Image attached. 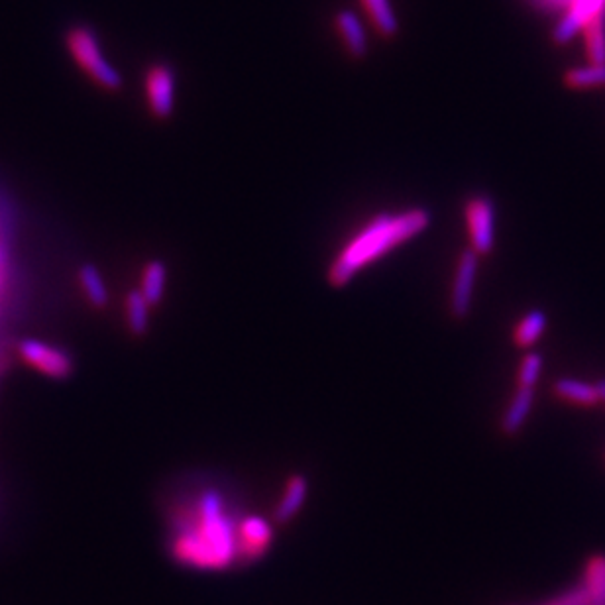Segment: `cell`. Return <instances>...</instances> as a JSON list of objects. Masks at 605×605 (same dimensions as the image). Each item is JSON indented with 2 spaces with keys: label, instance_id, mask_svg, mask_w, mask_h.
Masks as SVG:
<instances>
[{
  "label": "cell",
  "instance_id": "8",
  "mask_svg": "<svg viewBox=\"0 0 605 605\" xmlns=\"http://www.w3.org/2000/svg\"><path fill=\"white\" fill-rule=\"evenodd\" d=\"M478 266H480V256L472 248H466L458 258L456 274L450 289V313L456 321H464L472 311Z\"/></svg>",
  "mask_w": 605,
  "mask_h": 605
},
{
  "label": "cell",
  "instance_id": "23",
  "mask_svg": "<svg viewBox=\"0 0 605 605\" xmlns=\"http://www.w3.org/2000/svg\"><path fill=\"white\" fill-rule=\"evenodd\" d=\"M539 605H592L590 604V596L588 592L584 590V586H576L572 590H566V592H560L556 594L554 598H550L547 602Z\"/></svg>",
  "mask_w": 605,
  "mask_h": 605
},
{
  "label": "cell",
  "instance_id": "20",
  "mask_svg": "<svg viewBox=\"0 0 605 605\" xmlns=\"http://www.w3.org/2000/svg\"><path fill=\"white\" fill-rule=\"evenodd\" d=\"M582 34L590 65H605V14L592 18L582 28Z\"/></svg>",
  "mask_w": 605,
  "mask_h": 605
},
{
  "label": "cell",
  "instance_id": "4",
  "mask_svg": "<svg viewBox=\"0 0 605 605\" xmlns=\"http://www.w3.org/2000/svg\"><path fill=\"white\" fill-rule=\"evenodd\" d=\"M464 217L470 234V248L478 256H488L495 244L494 201L486 195H474L464 205Z\"/></svg>",
  "mask_w": 605,
  "mask_h": 605
},
{
  "label": "cell",
  "instance_id": "14",
  "mask_svg": "<svg viewBox=\"0 0 605 605\" xmlns=\"http://www.w3.org/2000/svg\"><path fill=\"white\" fill-rule=\"evenodd\" d=\"M167 285V268L162 260H152L146 264L140 281V293L148 301L150 307H156L162 303Z\"/></svg>",
  "mask_w": 605,
  "mask_h": 605
},
{
  "label": "cell",
  "instance_id": "10",
  "mask_svg": "<svg viewBox=\"0 0 605 605\" xmlns=\"http://www.w3.org/2000/svg\"><path fill=\"white\" fill-rule=\"evenodd\" d=\"M334 30L344 52L352 59H364L370 50L366 28L360 16L352 10H338L334 16Z\"/></svg>",
  "mask_w": 605,
  "mask_h": 605
},
{
  "label": "cell",
  "instance_id": "1",
  "mask_svg": "<svg viewBox=\"0 0 605 605\" xmlns=\"http://www.w3.org/2000/svg\"><path fill=\"white\" fill-rule=\"evenodd\" d=\"M238 521L240 517L215 490L179 503L169 519L167 549L171 558L201 572H222L236 566Z\"/></svg>",
  "mask_w": 605,
  "mask_h": 605
},
{
  "label": "cell",
  "instance_id": "12",
  "mask_svg": "<svg viewBox=\"0 0 605 605\" xmlns=\"http://www.w3.org/2000/svg\"><path fill=\"white\" fill-rule=\"evenodd\" d=\"M372 28L385 38L391 40L399 34V18L393 10L391 0H358Z\"/></svg>",
  "mask_w": 605,
  "mask_h": 605
},
{
  "label": "cell",
  "instance_id": "3",
  "mask_svg": "<svg viewBox=\"0 0 605 605\" xmlns=\"http://www.w3.org/2000/svg\"><path fill=\"white\" fill-rule=\"evenodd\" d=\"M65 46L73 61L105 91H120L122 75L103 54V46L99 36L87 26H75L65 34Z\"/></svg>",
  "mask_w": 605,
  "mask_h": 605
},
{
  "label": "cell",
  "instance_id": "9",
  "mask_svg": "<svg viewBox=\"0 0 605 605\" xmlns=\"http://www.w3.org/2000/svg\"><path fill=\"white\" fill-rule=\"evenodd\" d=\"M602 14H605V0H570L568 10L552 30V42L558 46L568 44L592 18Z\"/></svg>",
  "mask_w": 605,
  "mask_h": 605
},
{
  "label": "cell",
  "instance_id": "2",
  "mask_svg": "<svg viewBox=\"0 0 605 605\" xmlns=\"http://www.w3.org/2000/svg\"><path fill=\"white\" fill-rule=\"evenodd\" d=\"M431 224V213L409 209L397 215H378L370 220L340 254L330 262L327 279L332 287H344L364 266L376 262L399 244L415 238Z\"/></svg>",
  "mask_w": 605,
  "mask_h": 605
},
{
  "label": "cell",
  "instance_id": "25",
  "mask_svg": "<svg viewBox=\"0 0 605 605\" xmlns=\"http://www.w3.org/2000/svg\"><path fill=\"white\" fill-rule=\"evenodd\" d=\"M596 389H598V395H600V401H605V380H600L598 384H596Z\"/></svg>",
  "mask_w": 605,
  "mask_h": 605
},
{
  "label": "cell",
  "instance_id": "18",
  "mask_svg": "<svg viewBox=\"0 0 605 605\" xmlns=\"http://www.w3.org/2000/svg\"><path fill=\"white\" fill-rule=\"evenodd\" d=\"M582 586L590 596V604L605 605V554H596L588 560Z\"/></svg>",
  "mask_w": 605,
  "mask_h": 605
},
{
  "label": "cell",
  "instance_id": "21",
  "mask_svg": "<svg viewBox=\"0 0 605 605\" xmlns=\"http://www.w3.org/2000/svg\"><path fill=\"white\" fill-rule=\"evenodd\" d=\"M564 85L574 91L605 87V65L574 67L564 73Z\"/></svg>",
  "mask_w": 605,
  "mask_h": 605
},
{
  "label": "cell",
  "instance_id": "24",
  "mask_svg": "<svg viewBox=\"0 0 605 605\" xmlns=\"http://www.w3.org/2000/svg\"><path fill=\"white\" fill-rule=\"evenodd\" d=\"M523 2L541 14H564L570 4V0H523Z\"/></svg>",
  "mask_w": 605,
  "mask_h": 605
},
{
  "label": "cell",
  "instance_id": "6",
  "mask_svg": "<svg viewBox=\"0 0 605 605\" xmlns=\"http://www.w3.org/2000/svg\"><path fill=\"white\" fill-rule=\"evenodd\" d=\"M274 541V527L260 515H244L236 527L238 564H252L262 558Z\"/></svg>",
  "mask_w": 605,
  "mask_h": 605
},
{
  "label": "cell",
  "instance_id": "19",
  "mask_svg": "<svg viewBox=\"0 0 605 605\" xmlns=\"http://www.w3.org/2000/svg\"><path fill=\"white\" fill-rule=\"evenodd\" d=\"M79 281H81V287L87 295V299L91 301L93 307L97 309H105L109 305V289H107V283L103 279L101 272L93 266V264H85L81 266L79 270Z\"/></svg>",
  "mask_w": 605,
  "mask_h": 605
},
{
  "label": "cell",
  "instance_id": "11",
  "mask_svg": "<svg viewBox=\"0 0 605 605\" xmlns=\"http://www.w3.org/2000/svg\"><path fill=\"white\" fill-rule=\"evenodd\" d=\"M309 494V482L303 474H293L285 488H283V494L279 497L277 505L274 509V521L275 523H289L299 511L301 507L305 505V499Z\"/></svg>",
  "mask_w": 605,
  "mask_h": 605
},
{
  "label": "cell",
  "instance_id": "16",
  "mask_svg": "<svg viewBox=\"0 0 605 605\" xmlns=\"http://www.w3.org/2000/svg\"><path fill=\"white\" fill-rule=\"evenodd\" d=\"M126 325L134 336H144L150 330V305L140 293V289H132L126 295Z\"/></svg>",
  "mask_w": 605,
  "mask_h": 605
},
{
  "label": "cell",
  "instance_id": "13",
  "mask_svg": "<svg viewBox=\"0 0 605 605\" xmlns=\"http://www.w3.org/2000/svg\"><path fill=\"white\" fill-rule=\"evenodd\" d=\"M533 401H535V389L517 387V393L513 395L509 407L505 409V413L501 417V431L505 435L513 437L523 429V425L531 413Z\"/></svg>",
  "mask_w": 605,
  "mask_h": 605
},
{
  "label": "cell",
  "instance_id": "5",
  "mask_svg": "<svg viewBox=\"0 0 605 605\" xmlns=\"http://www.w3.org/2000/svg\"><path fill=\"white\" fill-rule=\"evenodd\" d=\"M175 83V69L167 61L152 63L144 75L148 109L158 120H167L175 110Z\"/></svg>",
  "mask_w": 605,
  "mask_h": 605
},
{
  "label": "cell",
  "instance_id": "7",
  "mask_svg": "<svg viewBox=\"0 0 605 605\" xmlns=\"http://www.w3.org/2000/svg\"><path fill=\"white\" fill-rule=\"evenodd\" d=\"M18 352L24 358V362H28L32 368L40 370L42 374L55 378V380H65L73 374V358L63 352L61 348L50 346L42 340H34V338H26L18 344Z\"/></svg>",
  "mask_w": 605,
  "mask_h": 605
},
{
  "label": "cell",
  "instance_id": "17",
  "mask_svg": "<svg viewBox=\"0 0 605 605\" xmlns=\"http://www.w3.org/2000/svg\"><path fill=\"white\" fill-rule=\"evenodd\" d=\"M545 329H547V315L541 309L529 311L513 330V342L519 348H531L541 340Z\"/></svg>",
  "mask_w": 605,
  "mask_h": 605
},
{
  "label": "cell",
  "instance_id": "15",
  "mask_svg": "<svg viewBox=\"0 0 605 605\" xmlns=\"http://www.w3.org/2000/svg\"><path fill=\"white\" fill-rule=\"evenodd\" d=\"M552 391L570 403L582 405V407H592L596 403H600V395L596 384H586L580 380H572V378H560L556 384L552 385Z\"/></svg>",
  "mask_w": 605,
  "mask_h": 605
},
{
  "label": "cell",
  "instance_id": "22",
  "mask_svg": "<svg viewBox=\"0 0 605 605\" xmlns=\"http://www.w3.org/2000/svg\"><path fill=\"white\" fill-rule=\"evenodd\" d=\"M541 372H543V356L539 352H527L517 372V384L519 387L535 389Z\"/></svg>",
  "mask_w": 605,
  "mask_h": 605
}]
</instances>
